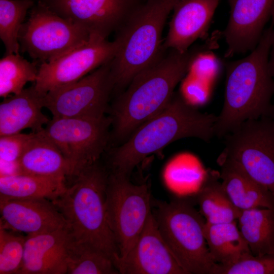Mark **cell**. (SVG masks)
<instances>
[{"label": "cell", "mask_w": 274, "mask_h": 274, "mask_svg": "<svg viewBox=\"0 0 274 274\" xmlns=\"http://www.w3.org/2000/svg\"><path fill=\"white\" fill-rule=\"evenodd\" d=\"M274 42V15L255 48L247 56L227 62L224 99L214 135L225 137L244 122L274 116V76L269 57Z\"/></svg>", "instance_id": "obj_1"}, {"label": "cell", "mask_w": 274, "mask_h": 274, "mask_svg": "<svg viewBox=\"0 0 274 274\" xmlns=\"http://www.w3.org/2000/svg\"><path fill=\"white\" fill-rule=\"evenodd\" d=\"M166 50L152 66L135 76L111 109L112 136L125 141L144 123L164 110L177 84L198 55L196 51Z\"/></svg>", "instance_id": "obj_2"}, {"label": "cell", "mask_w": 274, "mask_h": 274, "mask_svg": "<svg viewBox=\"0 0 274 274\" xmlns=\"http://www.w3.org/2000/svg\"><path fill=\"white\" fill-rule=\"evenodd\" d=\"M217 116L203 113L183 97L174 95L161 112L147 121L110 153V172L130 177L146 157L185 138L208 142L214 136Z\"/></svg>", "instance_id": "obj_3"}, {"label": "cell", "mask_w": 274, "mask_h": 274, "mask_svg": "<svg viewBox=\"0 0 274 274\" xmlns=\"http://www.w3.org/2000/svg\"><path fill=\"white\" fill-rule=\"evenodd\" d=\"M109 175L99 160L82 170L51 201L63 216L73 240L102 251L114 262L120 254L107 217Z\"/></svg>", "instance_id": "obj_4"}, {"label": "cell", "mask_w": 274, "mask_h": 274, "mask_svg": "<svg viewBox=\"0 0 274 274\" xmlns=\"http://www.w3.org/2000/svg\"><path fill=\"white\" fill-rule=\"evenodd\" d=\"M179 1L147 0L136 6L116 31L117 49L111 61L115 89L127 87L163 55V29Z\"/></svg>", "instance_id": "obj_5"}, {"label": "cell", "mask_w": 274, "mask_h": 274, "mask_svg": "<svg viewBox=\"0 0 274 274\" xmlns=\"http://www.w3.org/2000/svg\"><path fill=\"white\" fill-rule=\"evenodd\" d=\"M152 214L171 253L187 274H213V260L204 234L206 220L190 201L152 200Z\"/></svg>", "instance_id": "obj_6"}, {"label": "cell", "mask_w": 274, "mask_h": 274, "mask_svg": "<svg viewBox=\"0 0 274 274\" xmlns=\"http://www.w3.org/2000/svg\"><path fill=\"white\" fill-rule=\"evenodd\" d=\"M225 139L218 159L234 162L274 194V116L246 121Z\"/></svg>", "instance_id": "obj_7"}, {"label": "cell", "mask_w": 274, "mask_h": 274, "mask_svg": "<svg viewBox=\"0 0 274 274\" xmlns=\"http://www.w3.org/2000/svg\"><path fill=\"white\" fill-rule=\"evenodd\" d=\"M152 200L146 184H134L129 177L111 172L106 191V213L120 256L133 247L152 212Z\"/></svg>", "instance_id": "obj_8"}, {"label": "cell", "mask_w": 274, "mask_h": 274, "mask_svg": "<svg viewBox=\"0 0 274 274\" xmlns=\"http://www.w3.org/2000/svg\"><path fill=\"white\" fill-rule=\"evenodd\" d=\"M111 119L100 118H52L44 131L67 161L70 178L99 160L111 139Z\"/></svg>", "instance_id": "obj_9"}, {"label": "cell", "mask_w": 274, "mask_h": 274, "mask_svg": "<svg viewBox=\"0 0 274 274\" xmlns=\"http://www.w3.org/2000/svg\"><path fill=\"white\" fill-rule=\"evenodd\" d=\"M90 35L43 2L34 7L20 30V49L41 63L50 62L88 41Z\"/></svg>", "instance_id": "obj_10"}, {"label": "cell", "mask_w": 274, "mask_h": 274, "mask_svg": "<svg viewBox=\"0 0 274 274\" xmlns=\"http://www.w3.org/2000/svg\"><path fill=\"white\" fill-rule=\"evenodd\" d=\"M111 61L75 83L48 91L44 96V107L52 118H96L106 116L115 88Z\"/></svg>", "instance_id": "obj_11"}, {"label": "cell", "mask_w": 274, "mask_h": 274, "mask_svg": "<svg viewBox=\"0 0 274 274\" xmlns=\"http://www.w3.org/2000/svg\"><path fill=\"white\" fill-rule=\"evenodd\" d=\"M117 49L116 42L96 36L56 59L40 64L34 86L40 93L75 83L110 61Z\"/></svg>", "instance_id": "obj_12"}, {"label": "cell", "mask_w": 274, "mask_h": 274, "mask_svg": "<svg viewBox=\"0 0 274 274\" xmlns=\"http://www.w3.org/2000/svg\"><path fill=\"white\" fill-rule=\"evenodd\" d=\"M135 0H45L61 16L90 36L107 39L116 31L136 6Z\"/></svg>", "instance_id": "obj_13"}, {"label": "cell", "mask_w": 274, "mask_h": 274, "mask_svg": "<svg viewBox=\"0 0 274 274\" xmlns=\"http://www.w3.org/2000/svg\"><path fill=\"white\" fill-rule=\"evenodd\" d=\"M114 264L121 274H187L164 241L152 212L134 245Z\"/></svg>", "instance_id": "obj_14"}, {"label": "cell", "mask_w": 274, "mask_h": 274, "mask_svg": "<svg viewBox=\"0 0 274 274\" xmlns=\"http://www.w3.org/2000/svg\"><path fill=\"white\" fill-rule=\"evenodd\" d=\"M229 17L223 36L226 57L252 51L274 14V0H227Z\"/></svg>", "instance_id": "obj_15"}, {"label": "cell", "mask_w": 274, "mask_h": 274, "mask_svg": "<svg viewBox=\"0 0 274 274\" xmlns=\"http://www.w3.org/2000/svg\"><path fill=\"white\" fill-rule=\"evenodd\" d=\"M0 226L27 235L66 226L51 200L44 198H0Z\"/></svg>", "instance_id": "obj_16"}, {"label": "cell", "mask_w": 274, "mask_h": 274, "mask_svg": "<svg viewBox=\"0 0 274 274\" xmlns=\"http://www.w3.org/2000/svg\"><path fill=\"white\" fill-rule=\"evenodd\" d=\"M221 1L179 0L173 9L163 49L182 53L188 51L207 31Z\"/></svg>", "instance_id": "obj_17"}, {"label": "cell", "mask_w": 274, "mask_h": 274, "mask_svg": "<svg viewBox=\"0 0 274 274\" xmlns=\"http://www.w3.org/2000/svg\"><path fill=\"white\" fill-rule=\"evenodd\" d=\"M70 238L66 226L26 235L23 263L18 274L67 273V247Z\"/></svg>", "instance_id": "obj_18"}, {"label": "cell", "mask_w": 274, "mask_h": 274, "mask_svg": "<svg viewBox=\"0 0 274 274\" xmlns=\"http://www.w3.org/2000/svg\"><path fill=\"white\" fill-rule=\"evenodd\" d=\"M44 96L33 84L21 92L4 98L0 104V136L21 132L26 129L39 132L50 119L42 109Z\"/></svg>", "instance_id": "obj_19"}, {"label": "cell", "mask_w": 274, "mask_h": 274, "mask_svg": "<svg viewBox=\"0 0 274 274\" xmlns=\"http://www.w3.org/2000/svg\"><path fill=\"white\" fill-rule=\"evenodd\" d=\"M19 173L65 181L70 176L69 164L44 129L36 132L18 162Z\"/></svg>", "instance_id": "obj_20"}, {"label": "cell", "mask_w": 274, "mask_h": 274, "mask_svg": "<svg viewBox=\"0 0 274 274\" xmlns=\"http://www.w3.org/2000/svg\"><path fill=\"white\" fill-rule=\"evenodd\" d=\"M222 184L234 205L243 211L254 208L274 209V194L255 181L234 162L218 159Z\"/></svg>", "instance_id": "obj_21"}, {"label": "cell", "mask_w": 274, "mask_h": 274, "mask_svg": "<svg viewBox=\"0 0 274 274\" xmlns=\"http://www.w3.org/2000/svg\"><path fill=\"white\" fill-rule=\"evenodd\" d=\"M219 179V173L208 171L201 187L196 193L199 212L208 224L235 221L242 212L232 203Z\"/></svg>", "instance_id": "obj_22"}, {"label": "cell", "mask_w": 274, "mask_h": 274, "mask_svg": "<svg viewBox=\"0 0 274 274\" xmlns=\"http://www.w3.org/2000/svg\"><path fill=\"white\" fill-rule=\"evenodd\" d=\"M204 234L210 255L216 263L230 264L251 253L235 221L213 224L206 223Z\"/></svg>", "instance_id": "obj_23"}, {"label": "cell", "mask_w": 274, "mask_h": 274, "mask_svg": "<svg viewBox=\"0 0 274 274\" xmlns=\"http://www.w3.org/2000/svg\"><path fill=\"white\" fill-rule=\"evenodd\" d=\"M65 181L18 173L0 177V198H44L52 200L65 191Z\"/></svg>", "instance_id": "obj_24"}, {"label": "cell", "mask_w": 274, "mask_h": 274, "mask_svg": "<svg viewBox=\"0 0 274 274\" xmlns=\"http://www.w3.org/2000/svg\"><path fill=\"white\" fill-rule=\"evenodd\" d=\"M239 230L254 256L274 254V209L254 208L243 211Z\"/></svg>", "instance_id": "obj_25"}, {"label": "cell", "mask_w": 274, "mask_h": 274, "mask_svg": "<svg viewBox=\"0 0 274 274\" xmlns=\"http://www.w3.org/2000/svg\"><path fill=\"white\" fill-rule=\"evenodd\" d=\"M67 273L117 274L112 259L102 251L71 237L67 247Z\"/></svg>", "instance_id": "obj_26"}, {"label": "cell", "mask_w": 274, "mask_h": 274, "mask_svg": "<svg viewBox=\"0 0 274 274\" xmlns=\"http://www.w3.org/2000/svg\"><path fill=\"white\" fill-rule=\"evenodd\" d=\"M38 68L20 54H10L0 60V96L7 97L21 92L28 82H35Z\"/></svg>", "instance_id": "obj_27"}, {"label": "cell", "mask_w": 274, "mask_h": 274, "mask_svg": "<svg viewBox=\"0 0 274 274\" xmlns=\"http://www.w3.org/2000/svg\"><path fill=\"white\" fill-rule=\"evenodd\" d=\"M31 0H0V38L6 54H19V37Z\"/></svg>", "instance_id": "obj_28"}, {"label": "cell", "mask_w": 274, "mask_h": 274, "mask_svg": "<svg viewBox=\"0 0 274 274\" xmlns=\"http://www.w3.org/2000/svg\"><path fill=\"white\" fill-rule=\"evenodd\" d=\"M25 239L21 233L0 226V274H18Z\"/></svg>", "instance_id": "obj_29"}, {"label": "cell", "mask_w": 274, "mask_h": 274, "mask_svg": "<svg viewBox=\"0 0 274 274\" xmlns=\"http://www.w3.org/2000/svg\"><path fill=\"white\" fill-rule=\"evenodd\" d=\"M213 274H274V254H247L228 265L216 263Z\"/></svg>", "instance_id": "obj_30"}, {"label": "cell", "mask_w": 274, "mask_h": 274, "mask_svg": "<svg viewBox=\"0 0 274 274\" xmlns=\"http://www.w3.org/2000/svg\"><path fill=\"white\" fill-rule=\"evenodd\" d=\"M35 132L19 133L0 136L1 162L18 164L25 148L32 139Z\"/></svg>", "instance_id": "obj_31"}, {"label": "cell", "mask_w": 274, "mask_h": 274, "mask_svg": "<svg viewBox=\"0 0 274 274\" xmlns=\"http://www.w3.org/2000/svg\"><path fill=\"white\" fill-rule=\"evenodd\" d=\"M183 97L188 103H202L206 100L207 95L203 89V86L196 78H189L185 81L183 87Z\"/></svg>", "instance_id": "obj_32"}, {"label": "cell", "mask_w": 274, "mask_h": 274, "mask_svg": "<svg viewBox=\"0 0 274 274\" xmlns=\"http://www.w3.org/2000/svg\"><path fill=\"white\" fill-rule=\"evenodd\" d=\"M269 66L271 72L274 76V42L270 54Z\"/></svg>", "instance_id": "obj_33"}]
</instances>
